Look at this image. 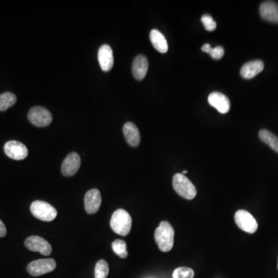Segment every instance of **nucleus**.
<instances>
[{"instance_id":"17","label":"nucleus","mask_w":278,"mask_h":278,"mask_svg":"<svg viewBox=\"0 0 278 278\" xmlns=\"http://www.w3.org/2000/svg\"><path fill=\"white\" fill-rule=\"evenodd\" d=\"M123 133L124 137L126 139L127 143L132 146L137 147L141 142L140 132L137 129V126L132 122H127L123 127Z\"/></svg>"},{"instance_id":"4","label":"nucleus","mask_w":278,"mask_h":278,"mask_svg":"<svg viewBox=\"0 0 278 278\" xmlns=\"http://www.w3.org/2000/svg\"><path fill=\"white\" fill-rule=\"evenodd\" d=\"M30 211L32 214L40 220L51 222L58 216V211L54 206L47 202L36 200L30 206Z\"/></svg>"},{"instance_id":"15","label":"nucleus","mask_w":278,"mask_h":278,"mask_svg":"<svg viewBox=\"0 0 278 278\" xmlns=\"http://www.w3.org/2000/svg\"><path fill=\"white\" fill-rule=\"evenodd\" d=\"M149 70V61L146 56L138 55L134 58L132 64V73L134 78L142 80L145 78Z\"/></svg>"},{"instance_id":"23","label":"nucleus","mask_w":278,"mask_h":278,"mask_svg":"<svg viewBox=\"0 0 278 278\" xmlns=\"http://www.w3.org/2000/svg\"><path fill=\"white\" fill-rule=\"evenodd\" d=\"M202 51H203V52L207 53V54H210L214 60L221 59V58L224 56V49L221 46L212 48L210 44L206 43V44L202 47Z\"/></svg>"},{"instance_id":"16","label":"nucleus","mask_w":278,"mask_h":278,"mask_svg":"<svg viewBox=\"0 0 278 278\" xmlns=\"http://www.w3.org/2000/svg\"><path fill=\"white\" fill-rule=\"evenodd\" d=\"M263 68H264V64L263 61L260 60L249 61L241 67V75L244 79H252L262 72Z\"/></svg>"},{"instance_id":"12","label":"nucleus","mask_w":278,"mask_h":278,"mask_svg":"<svg viewBox=\"0 0 278 278\" xmlns=\"http://www.w3.org/2000/svg\"><path fill=\"white\" fill-rule=\"evenodd\" d=\"M208 102L219 113L226 114L230 109V102L226 95L219 92H213L209 95Z\"/></svg>"},{"instance_id":"10","label":"nucleus","mask_w":278,"mask_h":278,"mask_svg":"<svg viewBox=\"0 0 278 278\" xmlns=\"http://www.w3.org/2000/svg\"><path fill=\"white\" fill-rule=\"evenodd\" d=\"M102 205V195L97 189L89 190L84 197V206L88 214H95L99 211Z\"/></svg>"},{"instance_id":"6","label":"nucleus","mask_w":278,"mask_h":278,"mask_svg":"<svg viewBox=\"0 0 278 278\" xmlns=\"http://www.w3.org/2000/svg\"><path fill=\"white\" fill-rule=\"evenodd\" d=\"M56 267L57 263L54 259H40L29 263L27 266V271L32 276H39L54 271Z\"/></svg>"},{"instance_id":"8","label":"nucleus","mask_w":278,"mask_h":278,"mask_svg":"<svg viewBox=\"0 0 278 278\" xmlns=\"http://www.w3.org/2000/svg\"><path fill=\"white\" fill-rule=\"evenodd\" d=\"M25 246L33 252L40 253L42 255L49 256L52 253V247L46 240L38 236H32L25 241Z\"/></svg>"},{"instance_id":"19","label":"nucleus","mask_w":278,"mask_h":278,"mask_svg":"<svg viewBox=\"0 0 278 278\" xmlns=\"http://www.w3.org/2000/svg\"><path fill=\"white\" fill-rule=\"evenodd\" d=\"M259 137L263 143L270 146V149L278 153V137L271 131L262 129L259 131Z\"/></svg>"},{"instance_id":"24","label":"nucleus","mask_w":278,"mask_h":278,"mask_svg":"<svg viewBox=\"0 0 278 278\" xmlns=\"http://www.w3.org/2000/svg\"><path fill=\"white\" fill-rule=\"evenodd\" d=\"M194 271L190 267H178L172 273V278H193Z\"/></svg>"},{"instance_id":"9","label":"nucleus","mask_w":278,"mask_h":278,"mask_svg":"<svg viewBox=\"0 0 278 278\" xmlns=\"http://www.w3.org/2000/svg\"><path fill=\"white\" fill-rule=\"evenodd\" d=\"M4 152L9 158L14 160H23L28 156L26 146L17 141H10L6 143Z\"/></svg>"},{"instance_id":"21","label":"nucleus","mask_w":278,"mask_h":278,"mask_svg":"<svg viewBox=\"0 0 278 278\" xmlns=\"http://www.w3.org/2000/svg\"><path fill=\"white\" fill-rule=\"evenodd\" d=\"M112 249L114 252L121 257V258H126L128 256V250H127V244L125 241L122 240H116L112 243Z\"/></svg>"},{"instance_id":"3","label":"nucleus","mask_w":278,"mask_h":278,"mask_svg":"<svg viewBox=\"0 0 278 278\" xmlns=\"http://www.w3.org/2000/svg\"><path fill=\"white\" fill-rule=\"evenodd\" d=\"M172 187L175 191L187 200H193L197 196V189L183 174L177 173L172 178Z\"/></svg>"},{"instance_id":"27","label":"nucleus","mask_w":278,"mask_h":278,"mask_svg":"<svg viewBox=\"0 0 278 278\" xmlns=\"http://www.w3.org/2000/svg\"><path fill=\"white\" fill-rule=\"evenodd\" d=\"M187 170H184L183 171V173H182V174H183V175H184V174H187Z\"/></svg>"},{"instance_id":"5","label":"nucleus","mask_w":278,"mask_h":278,"mask_svg":"<svg viewBox=\"0 0 278 278\" xmlns=\"http://www.w3.org/2000/svg\"><path fill=\"white\" fill-rule=\"evenodd\" d=\"M28 120L36 127L48 126L52 122L51 112L43 107H33L28 113Z\"/></svg>"},{"instance_id":"22","label":"nucleus","mask_w":278,"mask_h":278,"mask_svg":"<svg viewBox=\"0 0 278 278\" xmlns=\"http://www.w3.org/2000/svg\"><path fill=\"white\" fill-rule=\"evenodd\" d=\"M109 273V266L105 260H100L95 266V278H107Z\"/></svg>"},{"instance_id":"2","label":"nucleus","mask_w":278,"mask_h":278,"mask_svg":"<svg viewBox=\"0 0 278 278\" xmlns=\"http://www.w3.org/2000/svg\"><path fill=\"white\" fill-rule=\"evenodd\" d=\"M132 219L126 210L118 209L111 216L110 225L115 234L120 236L128 235L131 229Z\"/></svg>"},{"instance_id":"7","label":"nucleus","mask_w":278,"mask_h":278,"mask_svg":"<svg viewBox=\"0 0 278 278\" xmlns=\"http://www.w3.org/2000/svg\"><path fill=\"white\" fill-rule=\"evenodd\" d=\"M236 223L238 227L249 234H254L257 230L258 224L255 218L247 210H240L234 216Z\"/></svg>"},{"instance_id":"26","label":"nucleus","mask_w":278,"mask_h":278,"mask_svg":"<svg viewBox=\"0 0 278 278\" xmlns=\"http://www.w3.org/2000/svg\"><path fill=\"white\" fill-rule=\"evenodd\" d=\"M7 228H6L5 224L1 219H0V238H4L7 235Z\"/></svg>"},{"instance_id":"14","label":"nucleus","mask_w":278,"mask_h":278,"mask_svg":"<svg viewBox=\"0 0 278 278\" xmlns=\"http://www.w3.org/2000/svg\"><path fill=\"white\" fill-rule=\"evenodd\" d=\"M260 17L270 23H278V4L273 1L262 3L260 7Z\"/></svg>"},{"instance_id":"28","label":"nucleus","mask_w":278,"mask_h":278,"mask_svg":"<svg viewBox=\"0 0 278 278\" xmlns=\"http://www.w3.org/2000/svg\"><path fill=\"white\" fill-rule=\"evenodd\" d=\"M277 268H278V263H277Z\"/></svg>"},{"instance_id":"25","label":"nucleus","mask_w":278,"mask_h":278,"mask_svg":"<svg viewBox=\"0 0 278 278\" xmlns=\"http://www.w3.org/2000/svg\"><path fill=\"white\" fill-rule=\"evenodd\" d=\"M202 23L207 31H213L216 30V23L210 15H203L201 18Z\"/></svg>"},{"instance_id":"11","label":"nucleus","mask_w":278,"mask_h":278,"mask_svg":"<svg viewBox=\"0 0 278 278\" xmlns=\"http://www.w3.org/2000/svg\"><path fill=\"white\" fill-rule=\"evenodd\" d=\"M80 156L76 152H71L64 159L61 166V172L64 176H72L77 173L80 169Z\"/></svg>"},{"instance_id":"20","label":"nucleus","mask_w":278,"mask_h":278,"mask_svg":"<svg viewBox=\"0 0 278 278\" xmlns=\"http://www.w3.org/2000/svg\"><path fill=\"white\" fill-rule=\"evenodd\" d=\"M17 101V96L11 92L0 95V111H7L9 108L15 105Z\"/></svg>"},{"instance_id":"18","label":"nucleus","mask_w":278,"mask_h":278,"mask_svg":"<svg viewBox=\"0 0 278 278\" xmlns=\"http://www.w3.org/2000/svg\"><path fill=\"white\" fill-rule=\"evenodd\" d=\"M150 40L155 49L159 51V53L165 54L169 50L166 39L164 35L158 30H152L150 32Z\"/></svg>"},{"instance_id":"1","label":"nucleus","mask_w":278,"mask_h":278,"mask_svg":"<svg viewBox=\"0 0 278 278\" xmlns=\"http://www.w3.org/2000/svg\"><path fill=\"white\" fill-rule=\"evenodd\" d=\"M174 232L172 225L167 221H162L155 232V240L162 252H169L173 247Z\"/></svg>"},{"instance_id":"13","label":"nucleus","mask_w":278,"mask_h":278,"mask_svg":"<svg viewBox=\"0 0 278 278\" xmlns=\"http://www.w3.org/2000/svg\"><path fill=\"white\" fill-rule=\"evenodd\" d=\"M99 64L102 71L108 72L111 71L114 65L113 51L109 45H102L98 54Z\"/></svg>"}]
</instances>
